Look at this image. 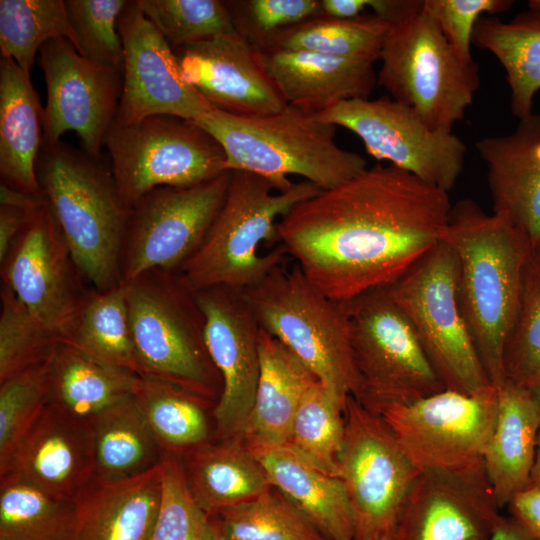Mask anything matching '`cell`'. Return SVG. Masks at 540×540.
<instances>
[{"label": "cell", "instance_id": "obj_32", "mask_svg": "<svg viewBox=\"0 0 540 540\" xmlns=\"http://www.w3.org/2000/svg\"><path fill=\"white\" fill-rule=\"evenodd\" d=\"M94 456V478L119 482L158 467L160 448L134 396L89 420Z\"/></svg>", "mask_w": 540, "mask_h": 540}, {"label": "cell", "instance_id": "obj_17", "mask_svg": "<svg viewBox=\"0 0 540 540\" xmlns=\"http://www.w3.org/2000/svg\"><path fill=\"white\" fill-rule=\"evenodd\" d=\"M204 340L220 379L212 409L217 440L239 437L250 414L260 372L261 326L243 290L218 286L195 292Z\"/></svg>", "mask_w": 540, "mask_h": 540}, {"label": "cell", "instance_id": "obj_14", "mask_svg": "<svg viewBox=\"0 0 540 540\" xmlns=\"http://www.w3.org/2000/svg\"><path fill=\"white\" fill-rule=\"evenodd\" d=\"M315 114L356 134L375 159L445 192L454 187L463 170L465 143L453 132L430 127L391 97L346 100Z\"/></svg>", "mask_w": 540, "mask_h": 540}, {"label": "cell", "instance_id": "obj_25", "mask_svg": "<svg viewBox=\"0 0 540 540\" xmlns=\"http://www.w3.org/2000/svg\"><path fill=\"white\" fill-rule=\"evenodd\" d=\"M161 494V464L119 482L93 478L76 499V540H151Z\"/></svg>", "mask_w": 540, "mask_h": 540}, {"label": "cell", "instance_id": "obj_57", "mask_svg": "<svg viewBox=\"0 0 540 540\" xmlns=\"http://www.w3.org/2000/svg\"><path fill=\"white\" fill-rule=\"evenodd\" d=\"M528 8L540 11V0H529Z\"/></svg>", "mask_w": 540, "mask_h": 540}, {"label": "cell", "instance_id": "obj_12", "mask_svg": "<svg viewBox=\"0 0 540 540\" xmlns=\"http://www.w3.org/2000/svg\"><path fill=\"white\" fill-rule=\"evenodd\" d=\"M378 413L350 396L338 460L355 540H394L407 493L419 474Z\"/></svg>", "mask_w": 540, "mask_h": 540}, {"label": "cell", "instance_id": "obj_1", "mask_svg": "<svg viewBox=\"0 0 540 540\" xmlns=\"http://www.w3.org/2000/svg\"><path fill=\"white\" fill-rule=\"evenodd\" d=\"M451 208L448 192L377 164L299 202L277 228L306 278L346 303L390 286L440 243Z\"/></svg>", "mask_w": 540, "mask_h": 540}, {"label": "cell", "instance_id": "obj_54", "mask_svg": "<svg viewBox=\"0 0 540 540\" xmlns=\"http://www.w3.org/2000/svg\"><path fill=\"white\" fill-rule=\"evenodd\" d=\"M528 488L540 489V431L538 435L535 460L531 471Z\"/></svg>", "mask_w": 540, "mask_h": 540}, {"label": "cell", "instance_id": "obj_23", "mask_svg": "<svg viewBox=\"0 0 540 540\" xmlns=\"http://www.w3.org/2000/svg\"><path fill=\"white\" fill-rule=\"evenodd\" d=\"M487 164L493 213L540 242V115L520 119L515 130L476 142Z\"/></svg>", "mask_w": 540, "mask_h": 540}, {"label": "cell", "instance_id": "obj_11", "mask_svg": "<svg viewBox=\"0 0 540 540\" xmlns=\"http://www.w3.org/2000/svg\"><path fill=\"white\" fill-rule=\"evenodd\" d=\"M105 146L129 211L158 187H190L226 171L221 145L193 121L171 115L132 122L115 119Z\"/></svg>", "mask_w": 540, "mask_h": 540}, {"label": "cell", "instance_id": "obj_30", "mask_svg": "<svg viewBox=\"0 0 540 540\" xmlns=\"http://www.w3.org/2000/svg\"><path fill=\"white\" fill-rule=\"evenodd\" d=\"M181 461L192 497L211 518L272 487L263 465L241 437L211 441Z\"/></svg>", "mask_w": 540, "mask_h": 540}, {"label": "cell", "instance_id": "obj_40", "mask_svg": "<svg viewBox=\"0 0 540 540\" xmlns=\"http://www.w3.org/2000/svg\"><path fill=\"white\" fill-rule=\"evenodd\" d=\"M345 408L319 381L304 395L288 444L321 471L338 477Z\"/></svg>", "mask_w": 540, "mask_h": 540}, {"label": "cell", "instance_id": "obj_3", "mask_svg": "<svg viewBox=\"0 0 540 540\" xmlns=\"http://www.w3.org/2000/svg\"><path fill=\"white\" fill-rule=\"evenodd\" d=\"M193 122L221 145L226 171L257 174L270 181L277 191L293 186L290 175L327 190L367 169L364 157L336 143L335 125L292 105L256 117L213 108Z\"/></svg>", "mask_w": 540, "mask_h": 540}, {"label": "cell", "instance_id": "obj_9", "mask_svg": "<svg viewBox=\"0 0 540 540\" xmlns=\"http://www.w3.org/2000/svg\"><path fill=\"white\" fill-rule=\"evenodd\" d=\"M386 290L445 389L474 394L492 385L463 315L458 261L447 243H438Z\"/></svg>", "mask_w": 540, "mask_h": 540}, {"label": "cell", "instance_id": "obj_36", "mask_svg": "<svg viewBox=\"0 0 540 540\" xmlns=\"http://www.w3.org/2000/svg\"><path fill=\"white\" fill-rule=\"evenodd\" d=\"M389 23L372 14L355 18L318 15L280 33L266 51L300 50L375 63Z\"/></svg>", "mask_w": 540, "mask_h": 540}, {"label": "cell", "instance_id": "obj_19", "mask_svg": "<svg viewBox=\"0 0 540 540\" xmlns=\"http://www.w3.org/2000/svg\"><path fill=\"white\" fill-rule=\"evenodd\" d=\"M72 266L47 204L31 214L2 263L4 286L59 341L70 334L86 296L79 293Z\"/></svg>", "mask_w": 540, "mask_h": 540}, {"label": "cell", "instance_id": "obj_6", "mask_svg": "<svg viewBox=\"0 0 540 540\" xmlns=\"http://www.w3.org/2000/svg\"><path fill=\"white\" fill-rule=\"evenodd\" d=\"M387 22L378 84L430 127L452 132L479 88L477 64L462 62L423 0H399Z\"/></svg>", "mask_w": 540, "mask_h": 540}, {"label": "cell", "instance_id": "obj_48", "mask_svg": "<svg viewBox=\"0 0 540 540\" xmlns=\"http://www.w3.org/2000/svg\"><path fill=\"white\" fill-rule=\"evenodd\" d=\"M511 0H423L427 13L465 64H475L472 36L483 14L494 16L513 6Z\"/></svg>", "mask_w": 540, "mask_h": 540}, {"label": "cell", "instance_id": "obj_56", "mask_svg": "<svg viewBox=\"0 0 540 540\" xmlns=\"http://www.w3.org/2000/svg\"><path fill=\"white\" fill-rule=\"evenodd\" d=\"M532 257L535 264L540 268V242L533 247Z\"/></svg>", "mask_w": 540, "mask_h": 540}, {"label": "cell", "instance_id": "obj_49", "mask_svg": "<svg viewBox=\"0 0 540 540\" xmlns=\"http://www.w3.org/2000/svg\"><path fill=\"white\" fill-rule=\"evenodd\" d=\"M506 508L508 515L514 518L533 540H540V489H526L516 495Z\"/></svg>", "mask_w": 540, "mask_h": 540}, {"label": "cell", "instance_id": "obj_33", "mask_svg": "<svg viewBox=\"0 0 540 540\" xmlns=\"http://www.w3.org/2000/svg\"><path fill=\"white\" fill-rule=\"evenodd\" d=\"M472 44L489 51L504 68L513 115L519 120L531 115L540 90V11L528 8L509 21L482 16Z\"/></svg>", "mask_w": 540, "mask_h": 540}, {"label": "cell", "instance_id": "obj_43", "mask_svg": "<svg viewBox=\"0 0 540 540\" xmlns=\"http://www.w3.org/2000/svg\"><path fill=\"white\" fill-rule=\"evenodd\" d=\"M58 342V338L16 295L3 286L0 314V382L49 360Z\"/></svg>", "mask_w": 540, "mask_h": 540}, {"label": "cell", "instance_id": "obj_42", "mask_svg": "<svg viewBox=\"0 0 540 540\" xmlns=\"http://www.w3.org/2000/svg\"><path fill=\"white\" fill-rule=\"evenodd\" d=\"M50 359L0 382V472L49 403Z\"/></svg>", "mask_w": 540, "mask_h": 540}, {"label": "cell", "instance_id": "obj_27", "mask_svg": "<svg viewBox=\"0 0 540 540\" xmlns=\"http://www.w3.org/2000/svg\"><path fill=\"white\" fill-rule=\"evenodd\" d=\"M497 389V416L483 456V467L497 504L503 509L529 487L540 411L528 389L509 381Z\"/></svg>", "mask_w": 540, "mask_h": 540}, {"label": "cell", "instance_id": "obj_47", "mask_svg": "<svg viewBox=\"0 0 540 540\" xmlns=\"http://www.w3.org/2000/svg\"><path fill=\"white\" fill-rule=\"evenodd\" d=\"M237 33L260 51L283 31L318 15L320 0H225Z\"/></svg>", "mask_w": 540, "mask_h": 540}, {"label": "cell", "instance_id": "obj_7", "mask_svg": "<svg viewBox=\"0 0 540 540\" xmlns=\"http://www.w3.org/2000/svg\"><path fill=\"white\" fill-rule=\"evenodd\" d=\"M122 285L140 375L216 404L221 379L205 345L195 292L176 273L162 270L148 271Z\"/></svg>", "mask_w": 540, "mask_h": 540}, {"label": "cell", "instance_id": "obj_18", "mask_svg": "<svg viewBox=\"0 0 540 540\" xmlns=\"http://www.w3.org/2000/svg\"><path fill=\"white\" fill-rule=\"evenodd\" d=\"M118 29L124 61L116 119L132 122L151 115L196 121L213 107L184 79L178 57L135 1H128Z\"/></svg>", "mask_w": 540, "mask_h": 540}, {"label": "cell", "instance_id": "obj_8", "mask_svg": "<svg viewBox=\"0 0 540 540\" xmlns=\"http://www.w3.org/2000/svg\"><path fill=\"white\" fill-rule=\"evenodd\" d=\"M243 292L261 328L346 407L357 391L346 304L325 295L298 265L285 261Z\"/></svg>", "mask_w": 540, "mask_h": 540}, {"label": "cell", "instance_id": "obj_5", "mask_svg": "<svg viewBox=\"0 0 540 540\" xmlns=\"http://www.w3.org/2000/svg\"><path fill=\"white\" fill-rule=\"evenodd\" d=\"M36 176L77 270L96 291L120 285L130 211L121 200L111 169L60 141L42 145Z\"/></svg>", "mask_w": 540, "mask_h": 540}, {"label": "cell", "instance_id": "obj_51", "mask_svg": "<svg viewBox=\"0 0 540 540\" xmlns=\"http://www.w3.org/2000/svg\"><path fill=\"white\" fill-rule=\"evenodd\" d=\"M46 204V198L42 193L38 195L30 194L13 188L4 182L0 184V206H9L33 212Z\"/></svg>", "mask_w": 540, "mask_h": 540}, {"label": "cell", "instance_id": "obj_22", "mask_svg": "<svg viewBox=\"0 0 540 540\" xmlns=\"http://www.w3.org/2000/svg\"><path fill=\"white\" fill-rule=\"evenodd\" d=\"M6 473L55 497L76 500L94 478L90 421L49 402L0 475Z\"/></svg>", "mask_w": 540, "mask_h": 540}, {"label": "cell", "instance_id": "obj_29", "mask_svg": "<svg viewBox=\"0 0 540 540\" xmlns=\"http://www.w3.org/2000/svg\"><path fill=\"white\" fill-rule=\"evenodd\" d=\"M251 449L272 486L290 498L328 540H355L350 503L338 477L312 465L288 443Z\"/></svg>", "mask_w": 540, "mask_h": 540}, {"label": "cell", "instance_id": "obj_2", "mask_svg": "<svg viewBox=\"0 0 540 540\" xmlns=\"http://www.w3.org/2000/svg\"><path fill=\"white\" fill-rule=\"evenodd\" d=\"M443 241L458 261L459 301L478 355L490 383L499 387L533 244L505 217L487 214L471 199L452 206Z\"/></svg>", "mask_w": 540, "mask_h": 540}, {"label": "cell", "instance_id": "obj_13", "mask_svg": "<svg viewBox=\"0 0 540 540\" xmlns=\"http://www.w3.org/2000/svg\"><path fill=\"white\" fill-rule=\"evenodd\" d=\"M498 409V389L474 394L444 389L390 405L378 414L420 471L462 470L483 464Z\"/></svg>", "mask_w": 540, "mask_h": 540}, {"label": "cell", "instance_id": "obj_34", "mask_svg": "<svg viewBox=\"0 0 540 540\" xmlns=\"http://www.w3.org/2000/svg\"><path fill=\"white\" fill-rule=\"evenodd\" d=\"M134 399L164 453L183 457L212 441V402L176 385L141 377Z\"/></svg>", "mask_w": 540, "mask_h": 540}, {"label": "cell", "instance_id": "obj_4", "mask_svg": "<svg viewBox=\"0 0 540 540\" xmlns=\"http://www.w3.org/2000/svg\"><path fill=\"white\" fill-rule=\"evenodd\" d=\"M320 191L305 180L277 191L257 174L231 171L225 200L202 244L176 274L193 292L256 285L289 257L279 241L280 219Z\"/></svg>", "mask_w": 540, "mask_h": 540}, {"label": "cell", "instance_id": "obj_50", "mask_svg": "<svg viewBox=\"0 0 540 540\" xmlns=\"http://www.w3.org/2000/svg\"><path fill=\"white\" fill-rule=\"evenodd\" d=\"M36 211V210H35ZM34 212V211H33ZM22 209L0 206V262L5 261L31 214Z\"/></svg>", "mask_w": 540, "mask_h": 540}, {"label": "cell", "instance_id": "obj_24", "mask_svg": "<svg viewBox=\"0 0 540 540\" xmlns=\"http://www.w3.org/2000/svg\"><path fill=\"white\" fill-rule=\"evenodd\" d=\"M260 52L286 104L314 113L342 101L368 98L378 84L370 61L300 50Z\"/></svg>", "mask_w": 540, "mask_h": 540}, {"label": "cell", "instance_id": "obj_37", "mask_svg": "<svg viewBox=\"0 0 540 540\" xmlns=\"http://www.w3.org/2000/svg\"><path fill=\"white\" fill-rule=\"evenodd\" d=\"M61 341L140 375L122 284L86 295L70 334Z\"/></svg>", "mask_w": 540, "mask_h": 540}, {"label": "cell", "instance_id": "obj_10", "mask_svg": "<svg viewBox=\"0 0 540 540\" xmlns=\"http://www.w3.org/2000/svg\"><path fill=\"white\" fill-rule=\"evenodd\" d=\"M357 377L354 397L379 413L445 389L413 327L386 287L346 302Z\"/></svg>", "mask_w": 540, "mask_h": 540}, {"label": "cell", "instance_id": "obj_31", "mask_svg": "<svg viewBox=\"0 0 540 540\" xmlns=\"http://www.w3.org/2000/svg\"><path fill=\"white\" fill-rule=\"evenodd\" d=\"M49 402L86 420L133 397L141 377L59 341L51 358Z\"/></svg>", "mask_w": 540, "mask_h": 540}, {"label": "cell", "instance_id": "obj_38", "mask_svg": "<svg viewBox=\"0 0 540 540\" xmlns=\"http://www.w3.org/2000/svg\"><path fill=\"white\" fill-rule=\"evenodd\" d=\"M212 519L226 540H328L307 515L274 486Z\"/></svg>", "mask_w": 540, "mask_h": 540}, {"label": "cell", "instance_id": "obj_52", "mask_svg": "<svg viewBox=\"0 0 540 540\" xmlns=\"http://www.w3.org/2000/svg\"><path fill=\"white\" fill-rule=\"evenodd\" d=\"M321 15L334 18H355L363 15L371 0H320Z\"/></svg>", "mask_w": 540, "mask_h": 540}, {"label": "cell", "instance_id": "obj_58", "mask_svg": "<svg viewBox=\"0 0 540 540\" xmlns=\"http://www.w3.org/2000/svg\"><path fill=\"white\" fill-rule=\"evenodd\" d=\"M213 521V519H212ZM214 528H215V540H226L222 533L220 532L219 528L217 527L216 523L213 521Z\"/></svg>", "mask_w": 540, "mask_h": 540}, {"label": "cell", "instance_id": "obj_35", "mask_svg": "<svg viewBox=\"0 0 540 540\" xmlns=\"http://www.w3.org/2000/svg\"><path fill=\"white\" fill-rule=\"evenodd\" d=\"M76 500L58 498L13 473L0 475V540H76Z\"/></svg>", "mask_w": 540, "mask_h": 540}, {"label": "cell", "instance_id": "obj_41", "mask_svg": "<svg viewBox=\"0 0 540 540\" xmlns=\"http://www.w3.org/2000/svg\"><path fill=\"white\" fill-rule=\"evenodd\" d=\"M174 51L235 32L225 0H136Z\"/></svg>", "mask_w": 540, "mask_h": 540}, {"label": "cell", "instance_id": "obj_39", "mask_svg": "<svg viewBox=\"0 0 540 540\" xmlns=\"http://www.w3.org/2000/svg\"><path fill=\"white\" fill-rule=\"evenodd\" d=\"M60 38L78 51L64 0H0L1 57L14 60L30 74L42 46Z\"/></svg>", "mask_w": 540, "mask_h": 540}, {"label": "cell", "instance_id": "obj_55", "mask_svg": "<svg viewBox=\"0 0 540 540\" xmlns=\"http://www.w3.org/2000/svg\"><path fill=\"white\" fill-rule=\"evenodd\" d=\"M531 396L540 411V383L529 389Z\"/></svg>", "mask_w": 540, "mask_h": 540}, {"label": "cell", "instance_id": "obj_44", "mask_svg": "<svg viewBox=\"0 0 540 540\" xmlns=\"http://www.w3.org/2000/svg\"><path fill=\"white\" fill-rule=\"evenodd\" d=\"M505 381L531 389L540 383V268L527 267L522 300L503 351Z\"/></svg>", "mask_w": 540, "mask_h": 540}, {"label": "cell", "instance_id": "obj_45", "mask_svg": "<svg viewBox=\"0 0 540 540\" xmlns=\"http://www.w3.org/2000/svg\"><path fill=\"white\" fill-rule=\"evenodd\" d=\"M162 494L151 540H215L212 518L195 502L181 458L164 453Z\"/></svg>", "mask_w": 540, "mask_h": 540}, {"label": "cell", "instance_id": "obj_46", "mask_svg": "<svg viewBox=\"0 0 540 540\" xmlns=\"http://www.w3.org/2000/svg\"><path fill=\"white\" fill-rule=\"evenodd\" d=\"M127 4V0H65L78 52L121 74L124 52L118 21Z\"/></svg>", "mask_w": 540, "mask_h": 540}, {"label": "cell", "instance_id": "obj_15", "mask_svg": "<svg viewBox=\"0 0 540 540\" xmlns=\"http://www.w3.org/2000/svg\"><path fill=\"white\" fill-rule=\"evenodd\" d=\"M231 171L190 187H158L130 211L121 284L152 270L177 273L202 244L228 190Z\"/></svg>", "mask_w": 540, "mask_h": 540}, {"label": "cell", "instance_id": "obj_16", "mask_svg": "<svg viewBox=\"0 0 540 540\" xmlns=\"http://www.w3.org/2000/svg\"><path fill=\"white\" fill-rule=\"evenodd\" d=\"M39 54L47 89L42 145L73 131L83 151L100 159L117 116L122 74L84 57L64 38L45 43Z\"/></svg>", "mask_w": 540, "mask_h": 540}, {"label": "cell", "instance_id": "obj_20", "mask_svg": "<svg viewBox=\"0 0 540 540\" xmlns=\"http://www.w3.org/2000/svg\"><path fill=\"white\" fill-rule=\"evenodd\" d=\"M501 510L483 464L422 471L407 493L394 540H484Z\"/></svg>", "mask_w": 540, "mask_h": 540}, {"label": "cell", "instance_id": "obj_26", "mask_svg": "<svg viewBox=\"0 0 540 540\" xmlns=\"http://www.w3.org/2000/svg\"><path fill=\"white\" fill-rule=\"evenodd\" d=\"M260 372L254 402L241 437L251 448L289 442L297 409L318 381L279 340L261 328Z\"/></svg>", "mask_w": 540, "mask_h": 540}, {"label": "cell", "instance_id": "obj_21", "mask_svg": "<svg viewBox=\"0 0 540 540\" xmlns=\"http://www.w3.org/2000/svg\"><path fill=\"white\" fill-rule=\"evenodd\" d=\"M174 52L183 79L215 109L256 117L287 105L260 50L236 31Z\"/></svg>", "mask_w": 540, "mask_h": 540}, {"label": "cell", "instance_id": "obj_28", "mask_svg": "<svg viewBox=\"0 0 540 540\" xmlns=\"http://www.w3.org/2000/svg\"><path fill=\"white\" fill-rule=\"evenodd\" d=\"M40 98L14 60H0V175L1 182L18 190L41 194L36 162L43 144Z\"/></svg>", "mask_w": 540, "mask_h": 540}, {"label": "cell", "instance_id": "obj_53", "mask_svg": "<svg viewBox=\"0 0 540 540\" xmlns=\"http://www.w3.org/2000/svg\"><path fill=\"white\" fill-rule=\"evenodd\" d=\"M484 540H533V538L514 518L503 515L491 535Z\"/></svg>", "mask_w": 540, "mask_h": 540}]
</instances>
